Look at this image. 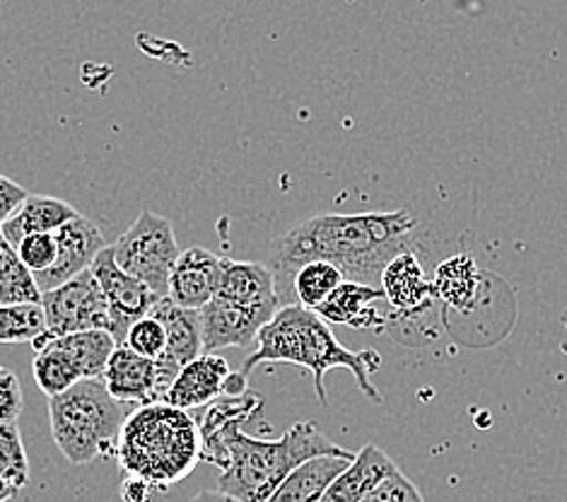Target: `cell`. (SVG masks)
<instances>
[{"instance_id":"6da1fadb","label":"cell","mask_w":567,"mask_h":502,"mask_svg":"<svg viewBox=\"0 0 567 502\" xmlns=\"http://www.w3.org/2000/svg\"><path fill=\"white\" fill-rule=\"evenodd\" d=\"M417 221L409 211L391 213H323L292 225L268 247L280 307L292 305V278L309 262H329L346 280L380 288L384 266L396 254L413 249Z\"/></svg>"},{"instance_id":"7a4b0ae2","label":"cell","mask_w":567,"mask_h":502,"mask_svg":"<svg viewBox=\"0 0 567 502\" xmlns=\"http://www.w3.org/2000/svg\"><path fill=\"white\" fill-rule=\"evenodd\" d=\"M266 362H290L295 368L312 372L315 391L321 406H329L323 377L331 370H348L372 403L384 401L382 393L372 385V372L382 368L380 352L372 348L358 352L346 348L327 321L300 305L280 307L274 319L264 324V329L256 336L254 352L241 365V375L249 377L254 368Z\"/></svg>"},{"instance_id":"3957f363","label":"cell","mask_w":567,"mask_h":502,"mask_svg":"<svg viewBox=\"0 0 567 502\" xmlns=\"http://www.w3.org/2000/svg\"><path fill=\"white\" fill-rule=\"evenodd\" d=\"M315 457L353 459L355 454L331 442L315 420L295 423L278 440H259L235 428L200 452V461L220 467L218 491L239 502H266L297 467Z\"/></svg>"},{"instance_id":"277c9868","label":"cell","mask_w":567,"mask_h":502,"mask_svg":"<svg viewBox=\"0 0 567 502\" xmlns=\"http://www.w3.org/2000/svg\"><path fill=\"white\" fill-rule=\"evenodd\" d=\"M126 477L169 491L200 461V430L188 411L165 401L138 406L121 426L116 457Z\"/></svg>"},{"instance_id":"5b68a950","label":"cell","mask_w":567,"mask_h":502,"mask_svg":"<svg viewBox=\"0 0 567 502\" xmlns=\"http://www.w3.org/2000/svg\"><path fill=\"white\" fill-rule=\"evenodd\" d=\"M126 416V403H118L102 379H83L49 399L51 438L75 467L92 464L94 459H114Z\"/></svg>"},{"instance_id":"8992f818","label":"cell","mask_w":567,"mask_h":502,"mask_svg":"<svg viewBox=\"0 0 567 502\" xmlns=\"http://www.w3.org/2000/svg\"><path fill=\"white\" fill-rule=\"evenodd\" d=\"M112 252L118 268L138 278L157 300L167 297L169 274L179 259V247L165 215L143 211L136 223L112 244Z\"/></svg>"},{"instance_id":"52a82bcc","label":"cell","mask_w":567,"mask_h":502,"mask_svg":"<svg viewBox=\"0 0 567 502\" xmlns=\"http://www.w3.org/2000/svg\"><path fill=\"white\" fill-rule=\"evenodd\" d=\"M42 309L47 319V331L32 344L34 350L53 341V338L80 331L102 329L112 334L110 307H106L100 283L94 280L90 270H83V274L71 278L69 283L59 285L56 290L44 293Z\"/></svg>"},{"instance_id":"ba28073f","label":"cell","mask_w":567,"mask_h":502,"mask_svg":"<svg viewBox=\"0 0 567 502\" xmlns=\"http://www.w3.org/2000/svg\"><path fill=\"white\" fill-rule=\"evenodd\" d=\"M174 377L177 372L165 362L143 358L128 346H116L104 368L102 382L118 403L145 406L165 399Z\"/></svg>"},{"instance_id":"9c48e42d","label":"cell","mask_w":567,"mask_h":502,"mask_svg":"<svg viewBox=\"0 0 567 502\" xmlns=\"http://www.w3.org/2000/svg\"><path fill=\"white\" fill-rule=\"evenodd\" d=\"M90 274L100 283V288L104 293L112 319V336L116 346H121L126 341V334L133 324L151 315L157 297L147 290L138 278H133L124 268H118V264L114 262L112 247H106L97 254V259L90 266Z\"/></svg>"},{"instance_id":"30bf717a","label":"cell","mask_w":567,"mask_h":502,"mask_svg":"<svg viewBox=\"0 0 567 502\" xmlns=\"http://www.w3.org/2000/svg\"><path fill=\"white\" fill-rule=\"evenodd\" d=\"M53 235H56V244H59L56 264H53L47 274L34 276L37 288L42 295L49 290H56L59 285L69 283L71 278L83 274V270H90L92 262L97 259V254L106 249V239L102 235V229L80 213L71 223L59 227Z\"/></svg>"},{"instance_id":"8fae6325","label":"cell","mask_w":567,"mask_h":502,"mask_svg":"<svg viewBox=\"0 0 567 502\" xmlns=\"http://www.w3.org/2000/svg\"><path fill=\"white\" fill-rule=\"evenodd\" d=\"M198 315L200 334H204V352H218L223 348H251L264 324L274 319L268 311L241 307L223 300V297H213Z\"/></svg>"},{"instance_id":"7c38bea8","label":"cell","mask_w":567,"mask_h":502,"mask_svg":"<svg viewBox=\"0 0 567 502\" xmlns=\"http://www.w3.org/2000/svg\"><path fill=\"white\" fill-rule=\"evenodd\" d=\"M220 266L223 256H215L204 247L179 252V259L174 262L169 274L167 300L177 307L200 311L218 293Z\"/></svg>"},{"instance_id":"4fadbf2b","label":"cell","mask_w":567,"mask_h":502,"mask_svg":"<svg viewBox=\"0 0 567 502\" xmlns=\"http://www.w3.org/2000/svg\"><path fill=\"white\" fill-rule=\"evenodd\" d=\"M229 375H233V368L225 358H220L218 352H204V356L184 365L162 401L182 411L204 409V406L223 397Z\"/></svg>"},{"instance_id":"5bb4252c","label":"cell","mask_w":567,"mask_h":502,"mask_svg":"<svg viewBox=\"0 0 567 502\" xmlns=\"http://www.w3.org/2000/svg\"><path fill=\"white\" fill-rule=\"evenodd\" d=\"M380 288L391 309L406 317L421 315L435 300L432 280L425 276V268L417 262L413 249L396 254L384 266L380 276Z\"/></svg>"},{"instance_id":"9a60e30c","label":"cell","mask_w":567,"mask_h":502,"mask_svg":"<svg viewBox=\"0 0 567 502\" xmlns=\"http://www.w3.org/2000/svg\"><path fill=\"white\" fill-rule=\"evenodd\" d=\"M215 297H223V300L241 307L261 309L268 311V315H276L280 309L271 268L259 262L223 259L220 283Z\"/></svg>"},{"instance_id":"2e32d148","label":"cell","mask_w":567,"mask_h":502,"mask_svg":"<svg viewBox=\"0 0 567 502\" xmlns=\"http://www.w3.org/2000/svg\"><path fill=\"white\" fill-rule=\"evenodd\" d=\"M151 315L162 324L167 336L165 356L159 362L179 372L184 365L204 356V334H200V315L196 309H184L162 297L151 309Z\"/></svg>"},{"instance_id":"e0dca14e","label":"cell","mask_w":567,"mask_h":502,"mask_svg":"<svg viewBox=\"0 0 567 502\" xmlns=\"http://www.w3.org/2000/svg\"><path fill=\"white\" fill-rule=\"evenodd\" d=\"M377 300H384L382 288L355 280H343L339 285V290H333V295L315 311V315L327 321L329 327L331 324H339V327H350L358 331L382 329L384 319L377 315V309L372 307Z\"/></svg>"},{"instance_id":"ac0fdd59","label":"cell","mask_w":567,"mask_h":502,"mask_svg":"<svg viewBox=\"0 0 567 502\" xmlns=\"http://www.w3.org/2000/svg\"><path fill=\"white\" fill-rule=\"evenodd\" d=\"M399 467L377 444H364L353 461L331 481L321 502H360L377 483H382Z\"/></svg>"},{"instance_id":"d6986e66","label":"cell","mask_w":567,"mask_h":502,"mask_svg":"<svg viewBox=\"0 0 567 502\" xmlns=\"http://www.w3.org/2000/svg\"><path fill=\"white\" fill-rule=\"evenodd\" d=\"M78 215V211L56 196H27L18 211L10 215V218L0 225V233L12 244H18L39 233H56L59 227L71 223Z\"/></svg>"},{"instance_id":"ffe728a7","label":"cell","mask_w":567,"mask_h":502,"mask_svg":"<svg viewBox=\"0 0 567 502\" xmlns=\"http://www.w3.org/2000/svg\"><path fill=\"white\" fill-rule=\"evenodd\" d=\"M353 459L315 457L297 467L266 502H321L327 488Z\"/></svg>"},{"instance_id":"44dd1931","label":"cell","mask_w":567,"mask_h":502,"mask_svg":"<svg viewBox=\"0 0 567 502\" xmlns=\"http://www.w3.org/2000/svg\"><path fill=\"white\" fill-rule=\"evenodd\" d=\"M432 290L440 303L466 311L476 305L481 290V268L474 256L454 254L444 259L432 278Z\"/></svg>"},{"instance_id":"7402d4cb","label":"cell","mask_w":567,"mask_h":502,"mask_svg":"<svg viewBox=\"0 0 567 502\" xmlns=\"http://www.w3.org/2000/svg\"><path fill=\"white\" fill-rule=\"evenodd\" d=\"M32 375L37 387L42 389L49 399L59 397V393L69 391L71 387L85 379L78 358L59 341V338H53V341L34 350Z\"/></svg>"},{"instance_id":"603a6c76","label":"cell","mask_w":567,"mask_h":502,"mask_svg":"<svg viewBox=\"0 0 567 502\" xmlns=\"http://www.w3.org/2000/svg\"><path fill=\"white\" fill-rule=\"evenodd\" d=\"M264 409V399L259 393L245 391L241 397H220L213 403H208L206 416L200 418L198 430H200V452L208 450V447L223 438L227 430L241 428L256 418Z\"/></svg>"},{"instance_id":"cb8c5ba5","label":"cell","mask_w":567,"mask_h":502,"mask_svg":"<svg viewBox=\"0 0 567 502\" xmlns=\"http://www.w3.org/2000/svg\"><path fill=\"white\" fill-rule=\"evenodd\" d=\"M346 280L343 270L329 262H309L292 278V305L317 311Z\"/></svg>"},{"instance_id":"d4e9b609","label":"cell","mask_w":567,"mask_h":502,"mask_svg":"<svg viewBox=\"0 0 567 502\" xmlns=\"http://www.w3.org/2000/svg\"><path fill=\"white\" fill-rule=\"evenodd\" d=\"M42 303L37 280L20 262L18 249L0 233V305Z\"/></svg>"},{"instance_id":"484cf974","label":"cell","mask_w":567,"mask_h":502,"mask_svg":"<svg viewBox=\"0 0 567 502\" xmlns=\"http://www.w3.org/2000/svg\"><path fill=\"white\" fill-rule=\"evenodd\" d=\"M59 341L78 358L85 379H102L106 362H110L112 352L116 348L114 336L110 331H102V329L61 336Z\"/></svg>"},{"instance_id":"4316f807","label":"cell","mask_w":567,"mask_h":502,"mask_svg":"<svg viewBox=\"0 0 567 502\" xmlns=\"http://www.w3.org/2000/svg\"><path fill=\"white\" fill-rule=\"evenodd\" d=\"M47 331L42 303L0 305V344H34Z\"/></svg>"},{"instance_id":"83f0119b","label":"cell","mask_w":567,"mask_h":502,"mask_svg":"<svg viewBox=\"0 0 567 502\" xmlns=\"http://www.w3.org/2000/svg\"><path fill=\"white\" fill-rule=\"evenodd\" d=\"M0 481L22 488L30 483V459H27L20 428L16 423H0Z\"/></svg>"},{"instance_id":"f1b7e54d","label":"cell","mask_w":567,"mask_h":502,"mask_svg":"<svg viewBox=\"0 0 567 502\" xmlns=\"http://www.w3.org/2000/svg\"><path fill=\"white\" fill-rule=\"evenodd\" d=\"M121 346H128L133 352H138L143 358L159 360L165 356L167 336H165V329H162V324L153 315H147L133 324L126 334V341Z\"/></svg>"},{"instance_id":"f546056e","label":"cell","mask_w":567,"mask_h":502,"mask_svg":"<svg viewBox=\"0 0 567 502\" xmlns=\"http://www.w3.org/2000/svg\"><path fill=\"white\" fill-rule=\"evenodd\" d=\"M16 249H18L20 262L32 276L47 274V270L56 264V256H59V244L53 233H39V235L24 237Z\"/></svg>"},{"instance_id":"4dcf8cb0","label":"cell","mask_w":567,"mask_h":502,"mask_svg":"<svg viewBox=\"0 0 567 502\" xmlns=\"http://www.w3.org/2000/svg\"><path fill=\"white\" fill-rule=\"evenodd\" d=\"M360 502H425V500L409 477H403L401 471H394L382 483H377Z\"/></svg>"},{"instance_id":"1f68e13d","label":"cell","mask_w":567,"mask_h":502,"mask_svg":"<svg viewBox=\"0 0 567 502\" xmlns=\"http://www.w3.org/2000/svg\"><path fill=\"white\" fill-rule=\"evenodd\" d=\"M22 413V389L16 372L0 365V423H16Z\"/></svg>"},{"instance_id":"d6a6232c","label":"cell","mask_w":567,"mask_h":502,"mask_svg":"<svg viewBox=\"0 0 567 502\" xmlns=\"http://www.w3.org/2000/svg\"><path fill=\"white\" fill-rule=\"evenodd\" d=\"M27 196L30 194H27L24 186L8 180L6 174H0V225H3L10 215L18 211V206Z\"/></svg>"},{"instance_id":"836d02e7","label":"cell","mask_w":567,"mask_h":502,"mask_svg":"<svg viewBox=\"0 0 567 502\" xmlns=\"http://www.w3.org/2000/svg\"><path fill=\"white\" fill-rule=\"evenodd\" d=\"M153 493L155 491L151 485L138 481V479H133V477H126L124 485H121V500L124 502H151Z\"/></svg>"},{"instance_id":"e575fe53","label":"cell","mask_w":567,"mask_h":502,"mask_svg":"<svg viewBox=\"0 0 567 502\" xmlns=\"http://www.w3.org/2000/svg\"><path fill=\"white\" fill-rule=\"evenodd\" d=\"M188 502H239V500L233 498V495L223 493V491H204V493L194 495Z\"/></svg>"},{"instance_id":"d590c367","label":"cell","mask_w":567,"mask_h":502,"mask_svg":"<svg viewBox=\"0 0 567 502\" xmlns=\"http://www.w3.org/2000/svg\"><path fill=\"white\" fill-rule=\"evenodd\" d=\"M16 495H18V488H12L6 481H0V502H10Z\"/></svg>"}]
</instances>
